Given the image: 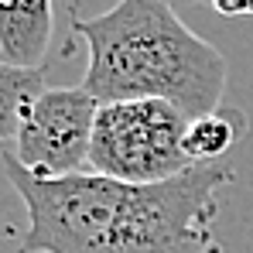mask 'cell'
Instances as JSON below:
<instances>
[{
	"label": "cell",
	"mask_w": 253,
	"mask_h": 253,
	"mask_svg": "<svg viewBox=\"0 0 253 253\" xmlns=\"http://www.w3.org/2000/svg\"><path fill=\"white\" fill-rule=\"evenodd\" d=\"M209 7L222 17H253V0H209Z\"/></svg>",
	"instance_id": "8"
},
{
	"label": "cell",
	"mask_w": 253,
	"mask_h": 253,
	"mask_svg": "<svg viewBox=\"0 0 253 253\" xmlns=\"http://www.w3.org/2000/svg\"><path fill=\"white\" fill-rule=\"evenodd\" d=\"M171 3H202V0H171ZM209 3V0H206Z\"/></svg>",
	"instance_id": "9"
},
{
	"label": "cell",
	"mask_w": 253,
	"mask_h": 253,
	"mask_svg": "<svg viewBox=\"0 0 253 253\" xmlns=\"http://www.w3.org/2000/svg\"><path fill=\"white\" fill-rule=\"evenodd\" d=\"M188 113L171 99H113L99 106L89 171L124 181H165L192 168L185 151Z\"/></svg>",
	"instance_id": "3"
},
{
	"label": "cell",
	"mask_w": 253,
	"mask_h": 253,
	"mask_svg": "<svg viewBox=\"0 0 253 253\" xmlns=\"http://www.w3.org/2000/svg\"><path fill=\"white\" fill-rule=\"evenodd\" d=\"M51 38V0H0V62L42 65Z\"/></svg>",
	"instance_id": "5"
},
{
	"label": "cell",
	"mask_w": 253,
	"mask_h": 253,
	"mask_svg": "<svg viewBox=\"0 0 253 253\" xmlns=\"http://www.w3.org/2000/svg\"><path fill=\"white\" fill-rule=\"evenodd\" d=\"M99 99L79 85H48L24 110L14 140L3 144L21 165L42 178L89 171V151L99 117Z\"/></svg>",
	"instance_id": "4"
},
{
	"label": "cell",
	"mask_w": 253,
	"mask_h": 253,
	"mask_svg": "<svg viewBox=\"0 0 253 253\" xmlns=\"http://www.w3.org/2000/svg\"><path fill=\"white\" fill-rule=\"evenodd\" d=\"M89 48L83 85L99 99L158 96L188 117L222 106L226 55L195 35L171 0H117L96 17H72Z\"/></svg>",
	"instance_id": "2"
},
{
	"label": "cell",
	"mask_w": 253,
	"mask_h": 253,
	"mask_svg": "<svg viewBox=\"0 0 253 253\" xmlns=\"http://www.w3.org/2000/svg\"><path fill=\"white\" fill-rule=\"evenodd\" d=\"M250 130V120L243 110L236 106H215L209 113H199L188 120L185 130V151L192 158V165H209L219 161L229 147H236V140Z\"/></svg>",
	"instance_id": "6"
},
{
	"label": "cell",
	"mask_w": 253,
	"mask_h": 253,
	"mask_svg": "<svg viewBox=\"0 0 253 253\" xmlns=\"http://www.w3.org/2000/svg\"><path fill=\"white\" fill-rule=\"evenodd\" d=\"M48 62L42 65H14V62H0V140L10 144L14 130L21 124L24 110L31 106V99L48 89Z\"/></svg>",
	"instance_id": "7"
},
{
	"label": "cell",
	"mask_w": 253,
	"mask_h": 253,
	"mask_svg": "<svg viewBox=\"0 0 253 253\" xmlns=\"http://www.w3.org/2000/svg\"><path fill=\"white\" fill-rule=\"evenodd\" d=\"M3 171L28 212L21 253H222L215 215L219 192L236 181L233 165H192L165 181L42 178L3 151Z\"/></svg>",
	"instance_id": "1"
}]
</instances>
